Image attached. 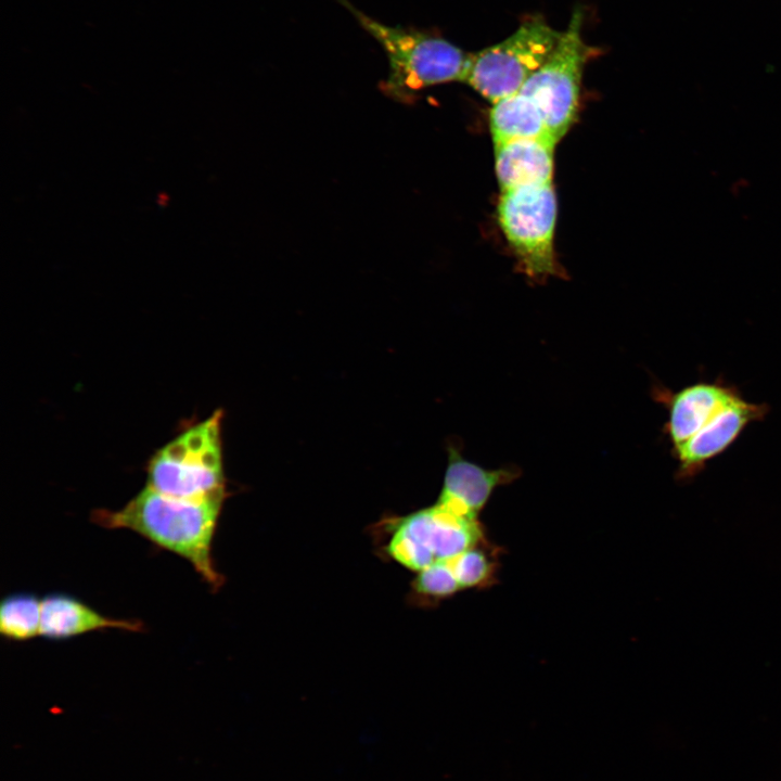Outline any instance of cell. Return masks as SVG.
I'll use <instances>...</instances> for the list:
<instances>
[{
    "instance_id": "obj_6",
    "label": "cell",
    "mask_w": 781,
    "mask_h": 781,
    "mask_svg": "<svg viewBox=\"0 0 781 781\" xmlns=\"http://www.w3.org/2000/svg\"><path fill=\"white\" fill-rule=\"evenodd\" d=\"M486 539L478 518L459 514L436 502L396 522L387 552L399 564L420 572Z\"/></svg>"
},
{
    "instance_id": "obj_10",
    "label": "cell",
    "mask_w": 781,
    "mask_h": 781,
    "mask_svg": "<svg viewBox=\"0 0 781 781\" xmlns=\"http://www.w3.org/2000/svg\"><path fill=\"white\" fill-rule=\"evenodd\" d=\"M518 475L520 472L512 469L486 470L451 449L437 502L459 514L478 518L494 490Z\"/></svg>"
},
{
    "instance_id": "obj_13",
    "label": "cell",
    "mask_w": 781,
    "mask_h": 781,
    "mask_svg": "<svg viewBox=\"0 0 781 781\" xmlns=\"http://www.w3.org/2000/svg\"><path fill=\"white\" fill-rule=\"evenodd\" d=\"M490 129L495 143L521 138L553 137L540 110L520 91L494 103Z\"/></svg>"
},
{
    "instance_id": "obj_3",
    "label": "cell",
    "mask_w": 781,
    "mask_h": 781,
    "mask_svg": "<svg viewBox=\"0 0 781 781\" xmlns=\"http://www.w3.org/2000/svg\"><path fill=\"white\" fill-rule=\"evenodd\" d=\"M220 410L157 450L148 463V485L179 499L226 498Z\"/></svg>"
},
{
    "instance_id": "obj_4",
    "label": "cell",
    "mask_w": 781,
    "mask_h": 781,
    "mask_svg": "<svg viewBox=\"0 0 781 781\" xmlns=\"http://www.w3.org/2000/svg\"><path fill=\"white\" fill-rule=\"evenodd\" d=\"M561 34L542 17H529L503 41L470 53L462 81L492 104L514 94L550 57Z\"/></svg>"
},
{
    "instance_id": "obj_16",
    "label": "cell",
    "mask_w": 781,
    "mask_h": 781,
    "mask_svg": "<svg viewBox=\"0 0 781 781\" xmlns=\"http://www.w3.org/2000/svg\"><path fill=\"white\" fill-rule=\"evenodd\" d=\"M418 573L413 589L422 599L439 601L461 590L448 560L434 562Z\"/></svg>"
},
{
    "instance_id": "obj_8",
    "label": "cell",
    "mask_w": 781,
    "mask_h": 781,
    "mask_svg": "<svg viewBox=\"0 0 781 781\" xmlns=\"http://www.w3.org/2000/svg\"><path fill=\"white\" fill-rule=\"evenodd\" d=\"M768 412V405L748 401L739 393L696 434L671 449L678 462V476L689 478L700 473L709 460L725 452L747 425L761 421Z\"/></svg>"
},
{
    "instance_id": "obj_1",
    "label": "cell",
    "mask_w": 781,
    "mask_h": 781,
    "mask_svg": "<svg viewBox=\"0 0 781 781\" xmlns=\"http://www.w3.org/2000/svg\"><path fill=\"white\" fill-rule=\"evenodd\" d=\"M223 498L185 500L145 486L121 509H98L91 521L106 529L126 528L188 560L214 589L222 584L212 542Z\"/></svg>"
},
{
    "instance_id": "obj_2",
    "label": "cell",
    "mask_w": 781,
    "mask_h": 781,
    "mask_svg": "<svg viewBox=\"0 0 781 781\" xmlns=\"http://www.w3.org/2000/svg\"><path fill=\"white\" fill-rule=\"evenodd\" d=\"M356 17L360 26L383 48L389 74L382 90L398 101L427 87L463 80L470 53L439 35L413 27L388 26L340 0Z\"/></svg>"
},
{
    "instance_id": "obj_15",
    "label": "cell",
    "mask_w": 781,
    "mask_h": 781,
    "mask_svg": "<svg viewBox=\"0 0 781 781\" xmlns=\"http://www.w3.org/2000/svg\"><path fill=\"white\" fill-rule=\"evenodd\" d=\"M41 601L33 594L16 593L0 605V633L9 640L25 641L40 635Z\"/></svg>"
},
{
    "instance_id": "obj_11",
    "label": "cell",
    "mask_w": 781,
    "mask_h": 781,
    "mask_svg": "<svg viewBox=\"0 0 781 781\" xmlns=\"http://www.w3.org/2000/svg\"><path fill=\"white\" fill-rule=\"evenodd\" d=\"M556 142L553 137L496 142V172L501 190L552 182Z\"/></svg>"
},
{
    "instance_id": "obj_7",
    "label": "cell",
    "mask_w": 781,
    "mask_h": 781,
    "mask_svg": "<svg viewBox=\"0 0 781 781\" xmlns=\"http://www.w3.org/2000/svg\"><path fill=\"white\" fill-rule=\"evenodd\" d=\"M498 218L522 269L530 278L556 272V200L552 182L502 191Z\"/></svg>"
},
{
    "instance_id": "obj_12",
    "label": "cell",
    "mask_w": 781,
    "mask_h": 781,
    "mask_svg": "<svg viewBox=\"0 0 781 781\" xmlns=\"http://www.w3.org/2000/svg\"><path fill=\"white\" fill-rule=\"evenodd\" d=\"M118 628L142 631L138 619H115L103 616L79 600L65 594H50L41 600L40 636L66 639L90 631Z\"/></svg>"
},
{
    "instance_id": "obj_5",
    "label": "cell",
    "mask_w": 781,
    "mask_h": 781,
    "mask_svg": "<svg viewBox=\"0 0 781 781\" xmlns=\"http://www.w3.org/2000/svg\"><path fill=\"white\" fill-rule=\"evenodd\" d=\"M581 25L582 13L575 10L550 57L518 90L540 110L556 141L575 119L585 65L598 53L582 39Z\"/></svg>"
},
{
    "instance_id": "obj_9",
    "label": "cell",
    "mask_w": 781,
    "mask_h": 781,
    "mask_svg": "<svg viewBox=\"0 0 781 781\" xmlns=\"http://www.w3.org/2000/svg\"><path fill=\"white\" fill-rule=\"evenodd\" d=\"M657 393L668 411L665 432L674 449L696 434L740 392L717 379L700 381L677 392L661 389Z\"/></svg>"
},
{
    "instance_id": "obj_14",
    "label": "cell",
    "mask_w": 781,
    "mask_h": 781,
    "mask_svg": "<svg viewBox=\"0 0 781 781\" xmlns=\"http://www.w3.org/2000/svg\"><path fill=\"white\" fill-rule=\"evenodd\" d=\"M502 549L487 539L448 560L461 590L486 589L497 581Z\"/></svg>"
}]
</instances>
